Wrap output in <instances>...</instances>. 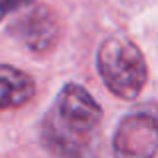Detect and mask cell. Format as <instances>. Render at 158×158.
I'll return each instance as SVG.
<instances>
[{
  "mask_svg": "<svg viewBox=\"0 0 158 158\" xmlns=\"http://www.w3.org/2000/svg\"><path fill=\"white\" fill-rule=\"evenodd\" d=\"M102 110L78 84L60 90L42 124V142L58 158H90L86 136L100 122Z\"/></svg>",
  "mask_w": 158,
  "mask_h": 158,
  "instance_id": "cell-1",
  "label": "cell"
},
{
  "mask_svg": "<svg viewBox=\"0 0 158 158\" xmlns=\"http://www.w3.org/2000/svg\"><path fill=\"white\" fill-rule=\"evenodd\" d=\"M10 32H14V36H18L30 50L42 52L54 44L58 26L48 8L30 4L18 12V18L10 24Z\"/></svg>",
  "mask_w": 158,
  "mask_h": 158,
  "instance_id": "cell-4",
  "label": "cell"
},
{
  "mask_svg": "<svg viewBox=\"0 0 158 158\" xmlns=\"http://www.w3.org/2000/svg\"><path fill=\"white\" fill-rule=\"evenodd\" d=\"M34 4V0H0V20L10 12H20L26 6Z\"/></svg>",
  "mask_w": 158,
  "mask_h": 158,
  "instance_id": "cell-6",
  "label": "cell"
},
{
  "mask_svg": "<svg viewBox=\"0 0 158 158\" xmlns=\"http://www.w3.org/2000/svg\"><path fill=\"white\" fill-rule=\"evenodd\" d=\"M114 158H154L158 152V120L152 114H130L112 140Z\"/></svg>",
  "mask_w": 158,
  "mask_h": 158,
  "instance_id": "cell-3",
  "label": "cell"
},
{
  "mask_svg": "<svg viewBox=\"0 0 158 158\" xmlns=\"http://www.w3.org/2000/svg\"><path fill=\"white\" fill-rule=\"evenodd\" d=\"M98 72L120 98H136L146 82V64L138 46L122 34L106 38L98 48Z\"/></svg>",
  "mask_w": 158,
  "mask_h": 158,
  "instance_id": "cell-2",
  "label": "cell"
},
{
  "mask_svg": "<svg viewBox=\"0 0 158 158\" xmlns=\"http://www.w3.org/2000/svg\"><path fill=\"white\" fill-rule=\"evenodd\" d=\"M34 94V80L10 64H0V110L26 104Z\"/></svg>",
  "mask_w": 158,
  "mask_h": 158,
  "instance_id": "cell-5",
  "label": "cell"
}]
</instances>
